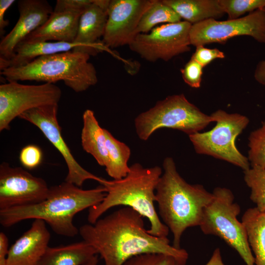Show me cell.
I'll list each match as a JSON object with an SVG mask.
<instances>
[{
	"label": "cell",
	"mask_w": 265,
	"mask_h": 265,
	"mask_svg": "<svg viewBox=\"0 0 265 265\" xmlns=\"http://www.w3.org/2000/svg\"><path fill=\"white\" fill-rule=\"evenodd\" d=\"M162 173L161 167H144L139 163L130 166L125 177L107 181L104 186L106 194L98 204L89 208L87 220L94 224L110 209L118 206L131 208L147 218L150 223L149 234L159 238H167L169 230L161 221L157 212L156 189Z\"/></svg>",
	"instance_id": "obj_4"
},
{
	"label": "cell",
	"mask_w": 265,
	"mask_h": 265,
	"mask_svg": "<svg viewBox=\"0 0 265 265\" xmlns=\"http://www.w3.org/2000/svg\"><path fill=\"white\" fill-rule=\"evenodd\" d=\"M197 61L191 58L181 69L184 81L190 87L198 88L201 86L203 68Z\"/></svg>",
	"instance_id": "obj_29"
},
{
	"label": "cell",
	"mask_w": 265,
	"mask_h": 265,
	"mask_svg": "<svg viewBox=\"0 0 265 265\" xmlns=\"http://www.w3.org/2000/svg\"><path fill=\"white\" fill-rule=\"evenodd\" d=\"M88 53L73 51L39 56L19 67L0 70L9 81L33 80L54 83L63 81L77 93L81 92L98 82L96 70L89 61Z\"/></svg>",
	"instance_id": "obj_5"
},
{
	"label": "cell",
	"mask_w": 265,
	"mask_h": 265,
	"mask_svg": "<svg viewBox=\"0 0 265 265\" xmlns=\"http://www.w3.org/2000/svg\"><path fill=\"white\" fill-rule=\"evenodd\" d=\"M96 250L86 241L48 247L38 265H83L94 256Z\"/></svg>",
	"instance_id": "obj_19"
},
{
	"label": "cell",
	"mask_w": 265,
	"mask_h": 265,
	"mask_svg": "<svg viewBox=\"0 0 265 265\" xmlns=\"http://www.w3.org/2000/svg\"><path fill=\"white\" fill-rule=\"evenodd\" d=\"M191 26L185 21L164 24L154 27L149 33H138L129 46L148 61H168L190 51Z\"/></svg>",
	"instance_id": "obj_10"
},
{
	"label": "cell",
	"mask_w": 265,
	"mask_h": 265,
	"mask_svg": "<svg viewBox=\"0 0 265 265\" xmlns=\"http://www.w3.org/2000/svg\"><path fill=\"white\" fill-rule=\"evenodd\" d=\"M46 181L21 167L0 165V210L40 203L47 196Z\"/></svg>",
	"instance_id": "obj_13"
},
{
	"label": "cell",
	"mask_w": 265,
	"mask_h": 265,
	"mask_svg": "<svg viewBox=\"0 0 265 265\" xmlns=\"http://www.w3.org/2000/svg\"><path fill=\"white\" fill-rule=\"evenodd\" d=\"M106 194L103 185L83 190L65 181L49 187L47 197L36 204L0 210V223L11 227L26 219H41L56 234L73 237L79 233L73 219L79 212L101 203Z\"/></svg>",
	"instance_id": "obj_2"
},
{
	"label": "cell",
	"mask_w": 265,
	"mask_h": 265,
	"mask_svg": "<svg viewBox=\"0 0 265 265\" xmlns=\"http://www.w3.org/2000/svg\"><path fill=\"white\" fill-rule=\"evenodd\" d=\"M15 1L14 0H0V35L1 38L5 33L4 28L6 27L9 22L4 19L5 14L9 7Z\"/></svg>",
	"instance_id": "obj_33"
},
{
	"label": "cell",
	"mask_w": 265,
	"mask_h": 265,
	"mask_svg": "<svg viewBox=\"0 0 265 265\" xmlns=\"http://www.w3.org/2000/svg\"><path fill=\"white\" fill-rule=\"evenodd\" d=\"M18 7L20 16L17 22L0 41V59H10L17 46L43 25L53 11L46 0H20Z\"/></svg>",
	"instance_id": "obj_15"
},
{
	"label": "cell",
	"mask_w": 265,
	"mask_h": 265,
	"mask_svg": "<svg viewBox=\"0 0 265 265\" xmlns=\"http://www.w3.org/2000/svg\"><path fill=\"white\" fill-rule=\"evenodd\" d=\"M85 9H54L48 20L21 43L48 41L74 42L80 16Z\"/></svg>",
	"instance_id": "obj_17"
},
{
	"label": "cell",
	"mask_w": 265,
	"mask_h": 265,
	"mask_svg": "<svg viewBox=\"0 0 265 265\" xmlns=\"http://www.w3.org/2000/svg\"><path fill=\"white\" fill-rule=\"evenodd\" d=\"M162 167L156 189V202L159 216L173 234V246L180 249L183 234L188 228L199 226L213 194L201 185L187 183L178 173L172 158H165Z\"/></svg>",
	"instance_id": "obj_3"
},
{
	"label": "cell",
	"mask_w": 265,
	"mask_h": 265,
	"mask_svg": "<svg viewBox=\"0 0 265 265\" xmlns=\"http://www.w3.org/2000/svg\"><path fill=\"white\" fill-rule=\"evenodd\" d=\"M191 25L225 14L219 0H162Z\"/></svg>",
	"instance_id": "obj_20"
},
{
	"label": "cell",
	"mask_w": 265,
	"mask_h": 265,
	"mask_svg": "<svg viewBox=\"0 0 265 265\" xmlns=\"http://www.w3.org/2000/svg\"><path fill=\"white\" fill-rule=\"evenodd\" d=\"M213 122L211 115L203 113L181 94L168 96L140 113L134 119V127L139 138L146 141L160 129L178 130L189 135Z\"/></svg>",
	"instance_id": "obj_6"
},
{
	"label": "cell",
	"mask_w": 265,
	"mask_h": 265,
	"mask_svg": "<svg viewBox=\"0 0 265 265\" xmlns=\"http://www.w3.org/2000/svg\"><path fill=\"white\" fill-rule=\"evenodd\" d=\"M215 126L211 130L188 135L195 152L226 161L241 168H250L248 158L238 149L236 140L249 123L247 117L218 109L211 115Z\"/></svg>",
	"instance_id": "obj_8"
},
{
	"label": "cell",
	"mask_w": 265,
	"mask_h": 265,
	"mask_svg": "<svg viewBox=\"0 0 265 265\" xmlns=\"http://www.w3.org/2000/svg\"><path fill=\"white\" fill-rule=\"evenodd\" d=\"M123 265H180L173 256L163 253H144L132 257Z\"/></svg>",
	"instance_id": "obj_28"
},
{
	"label": "cell",
	"mask_w": 265,
	"mask_h": 265,
	"mask_svg": "<svg viewBox=\"0 0 265 265\" xmlns=\"http://www.w3.org/2000/svg\"><path fill=\"white\" fill-rule=\"evenodd\" d=\"M43 159V153L39 147L29 144L23 147L19 155V160L22 165L28 169L38 166Z\"/></svg>",
	"instance_id": "obj_30"
},
{
	"label": "cell",
	"mask_w": 265,
	"mask_h": 265,
	"mask_svg": "<svg viewBox=\"0 0 265 265\" xmlns=\"http://www.w3.org/2000/svg\"><path fill=\"white\" fill-rule=\"evenodd\" d=\"M98 263V255L94 256L90 260L83 265H97Z\"/></svg>",
	"instance_id": "obj_37"
},
{
	"label": "cell",
	"mask_w": 265,
	"mask_h": 265,
	"mask_svg": "<svg viewBox=\"0 0 265 265\" xmlns=\"http://www.w3.org/2000/svg\"><path fill=\"white\" fill-rule=\"evenodd\" d=\"M82 119L81 132L82 148L92 155L100 165L105 167L107 161V152L104 128L100 127L94 112L90 109H86L83 112Z\"/></svg>",
	"instance_id": "obj_21"
},
{
	"label": "cell",
	"mask_w": 265,
	"mask_h": 265,
	"mask_svg": "<svg viewBox=\"0 0 265 265\" xmlns=\"http://www.w3.org/2000/svg\"><path fill=\"white\" fill-rule=\"evenodd\" d=\"M263 9L265 11V7ZM254 77L258 83L265 86V59L261 61L257 64Z\"/></svg>",
	"instance_id": "obj_35"
},
{
	"label": "cell",
	"mask_w": 265,
	"mask_h": 265,
	"mask_svg": "<svg viewBox=\"0 0 265 265\" xmlns=\"http://www.w3.org/2000/svg\"><path fill=\"white\" fill-rule=\"evenodd\" d=\"M244 35L265 43V11L263 8L236 19L206 20L192 25L189 32L190 44L196 47L223 43L231 38Z\"/></svg>",
	"instance_id": "obj_11"
},
{
	"label": "cell",
	"mask_w": 265,
	"mask_h": 265,
	"mask_svg": "<svg viewBox=\"0 0 265 265\" xmlns=\"http://www.w3.org/2000/svg\"><path fill=\"white\" fill-rule=\"evenodd\" d=\"M205 265H224L219 248H217L214 250L211 259Z\"/></svg>",
	"instance_id": "obj_36"
},
{
	"label": "cell",
	"mask_w": 265,
	"mask_h": 265,
	"mask_svg": "<svg viewBox=\"0 0 265 265\" xmlns=\"http://www.w3.org/2000/svg\"><path fill=\"white\" fill-rule=\"evenodd\" d=\"M196 48L191 58L197 61L203 67L215 59H222L225 57L224 53L217 49H209L204 46H199Z\"/></svg>",
	"instance_id": "obj_31"
},
{
	"label": "cell",
	"mask_w": 265,
	"mask_h": 265,
	"mask_svg": "<svg viewBox=\"0 0 265 265\" xmlns=\"http://www.w3.org/2000/svg\"><path fill=\"white\" fill-rule=\"evenodd\" d=\"M57 110L58 104L44 106L29 109L18 117L38 128L61 154L68 168L65 181L80 187L85 181L93 180L104 186L107 180L85 170L74 158L62 137L57 117Z\"/></svg>",
	"instance_id": "obj_12"
},
{
	"label": "cell",
	"mask_w": 265,
	"mask_h": 265,
	"mask_svg": "<svg viewBox=\"0 0 265 265\" xmlns=\"http://www.w3.org/2000/svg\"><path fill=\"white\" fill-rule=\"evenodd\" d=\"M94 0H57L54 9H85Z\"/></svg>",
	"instance_id": "obj_32"
},
{
	"label": "cell",
	"mask_w": 265,
	"mask_h": 265,
	"mask_svg": "<svg viewBox=\"0 0 265 265\" xmlns=\"http://www.w3.org/2000/svg\"><path fill=\"white\" fill-rule=\"evenodd\" d=\"M60 88L54 83L23 84L9 81L0 85V131L10 129L12 121L33 108L58 104Z\"/></svg>",
	"instance_id": "obj_9"
},
{
	"label": "cell",
	"mask_w": 265,
	"mask_h": 265,
	"mask_svg": "<svg viewBox=\"0 0 265 265\" xmlns=\"http://www.w3.org/2000/svg\"><path fill=\"white\" fill-rule=\"evenodd\" d=\"M143 217L132 209L124 207L93 224L81 226L79 233L100 255L104 265H123L132 257L153 253L173 256L180 265H186L188 258L186 250L171 245L167 238L149 234Z\"/></svg>",
	"instance_id": "obj_1"
},
{
	"label": "cell",
	"mask_w": 265,
	"mask_h": 265,
	"mask_svg": "<svg viewBox=\"0 0 265 265\" xmlns=\"http://www.w3.org/2000/svg\"><path fill=\"white\" fill-rule=\"evenodd\" d=\"M50 233L46 222L36 219L9 247L7 265H38L49 247Z\"/></svg>",
	"instance_id": "obj_16"
},
{
	"label": "cell",
	"mask_w": 265,
	"mask_h": 265,
	"mask_svg": "<svg viewBox=\"0 0 265 265\" xmlns=\"http://www.w3.org/2000/svg\"><path fill=\"white\" fill-rule=\"evenodd\" d=\"M228 19H236L247 12H252L265 7V0H219Z\"/></svg>",
	"instance_id": "obj_27"
},
{
	"label": "cell",
	"mask_w": 265,
	"mask_h": 265,
	"mask_svg": "<svg viewBox=\"0 0 265 265\" xmlns=\"http://www.w3.org/2000/svg\"><path fill=\"white\" fill-rule=\"evenodd\" d=\"M255 265H265V212L256 207L248 209L241 218Z\"/></svg>",
	"instance_id": "obj_22"
},
{
	"label": "cell",
	"mask_w": 265,
	"mask_h": 265,
	"mask_svg": "<svg viewBox=\"0 0 265 265\" xmlns=\"http://www.w3.org/2000/svg\"><path fill=\"white\" fill-rule=\"evenodd\" d=\"M104 132L107 152L106 171L113 180L121 179L126 176L130 171L128 162L131 149L125 143L115 138L108 130L104 129Z\"/></svg>",
	"instance_id": "obj_23"
},
{
	"label": "cell",
	"mask_w": 265,
	"mask_h": 265,
	"mask_svg": "<svg viewBox=\"0 0 265 265\" xmlns=\"http://www.w3.org/2000/svg\"><path fill=\"white\" fill-rule=\"evenodd\" d=\"M181 18L170 7L162 0H155L154 3L143 15L137 28L138 33H146L159 23H175Z\"/></svg>",
	"instance_id": "obj_24"
},
{
	"label": "cell",
	"mask_w": 265,
	"mask_h": 265,
	"mask_svg": "<svg viewBox=\"0 0 265 265\" xmlns=\"http://www.w3.org/2000/svg\"><path fill=\"white\" fill-rule=\"evenodd\" d=\"M244 180L250 189V200L262 212H265V168L250 167L243 171Z\"/></svg>",
	"instance_id": "obj_25"
},
{
	"label": "cell",
	"mask_w": 265,
	"mask_h": 265,
	"mask_svg": "<svg viewBox=\"0 0 265 265\" xmlns=\"http://www.w3.org/2000/svg\"><path fill=\"white\" fill-rule=\"evenodd\" d=\"M248 159L250 167L265 168V121L261 126L251 132L248 137Z\"/></svg>",
	"instance_id": "obj_26"
},
{
	"label": "cell",
	"mask_w": 265,
	"mask_h": 265,
	"mask_svg": "<svg viewBox=\"0 0 265 265\" xmlns=\"http://www.w3.org/2000/svg\"><path fill=\"white\" fill-rule=\"evenodd\" d=\"M155 0H112L102 42L107 48L129 45L134 39L140 21Z\"/></svg>",
	"instance_id": "obj_14"
},
{
	"label": "cell",
	"mask_w": 265,
	"mask_h": 265,
	"mask_svg": "<svg viewBox=\"0 0 265 265\" xmlns=\"http://www.w3.org/2000/svg\"><path fill=\"white\" fill-rule=\"evenodd\" d=\"M107 10L101 7L96 0L89 5L81 14L74 42L85 46L90 55L109 51L99 38L103 37L107 21Z\"/></svg>",
	"instance_id": "obj_18"
},
{
	"label": "cell",
	"mask_w": 265,
	"mask_h": 265,
	"mask_svg": "<svg viewBox=\"0 0 265 265\" xmlns=\"http://www.w3.org/2000/svg\"><path fill=\"white\" fill-rule=\"evenodd\" d=\"M213 198L203 212L199 225L205 235L217 236L236 250L246 265H255L245 227L237 216L240 208L234 203V196L229 189L215 187Z\"/></svg>",
	"instance_id": "obj_7"
},
{
	"label": "cell",
	"mask_w": 265,
	"mask_h": 265,
	"mask_svg": "<svg viewBox=\"0 0 265 265\" xmlns=\"http://www.w3.org/2000/svg\"><path fill=\"white\" fill-rule=\"evenodd\" d=\"M8 239L3 232L0 233V265H7L8 253Z\"/></svg>",
	"instance_id": "obj_34"
}]
</instances>
